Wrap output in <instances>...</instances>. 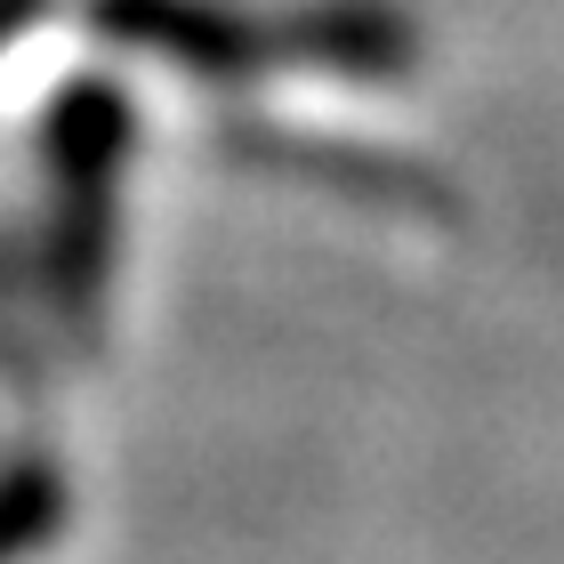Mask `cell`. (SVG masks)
<instances>
[{
  "mask_svg": "<svg viewBox=\"0 0 564 564\" xmlns=\"http://www.w3.org/2000/svg\"><path fill=\"white\" fill-rule=\"evenodd\" d=\"M97 24L138 48H162V57L194 65V73H226L250 57V33L218 9H194V0H97Z\"/></svg>",
  "mask_w": 564,
  "mask_h": 564,
  "instance_id": "7a4b0ae2",
  "label": "cell"
},
{
  "mask_svg": "<svg viewBox=\"0 0 564 564\" xmlns=\"http://www.w3.org/2000/svg\"><path fill=\"white\" fill-rule=\"evenodd\" d=\"M57 524H65V484L48 468H9L0 476V564L33 556Z\"/></svg>",
  "mask_w": 564,
  "mask_h": 564,
  "instance_id": "3957f363",
  "label": "cell"
},
{
  "mask_svg": "<svg viewBox=\"0 0 564 564\" xmlns=\"http://www.w3.org/2000/svg\"><path fill=\"white\" fill-rule=\"evenodd\" d=\"M130 153V106L113 89H73L57 121H48V170H57V235H48V282L65 306L97 299V267H106V194Z\"/></svg>",
  "mask_w": 564,
  "mask_h": 564,
  "instance_id": "6da1fadb",
  "label": "cell"
}]
</instances>
